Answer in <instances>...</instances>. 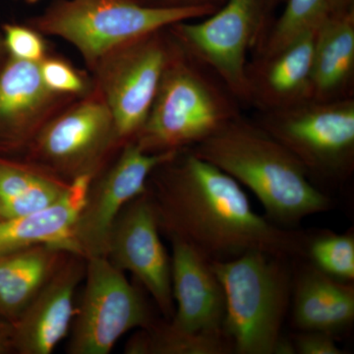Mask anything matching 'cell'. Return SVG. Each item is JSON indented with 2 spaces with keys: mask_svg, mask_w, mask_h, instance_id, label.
<instances>
[{
  "mask_svg": "<svg viewBox=\"0 0 354 354\" xmlns=\"http://www.w3.org/2000/svg\"><path fill=\"white\" fill-rule=\"evenodd\" d=\"M147 192L160 234L185 242L211 262L251 251L305 259L308 234L256 213L241 184L190 150L158 165Z\"/></svg>",
  "mask_w": 354,
  "mask_h": 354,
  "instance_id": "1",
  "label": "cell"
},
{
  "mask_svg": "<svg viewBox=\"0 0 354 354\" xmlns=\"http://www.w3.org/2000/svg\"><path fill=\"white\" fill-rule=\"evenodd\" d=\"M188 150L248 188L279 227L293 228L332 206L295 156L242 114Z\"/></svg>",
  "mask_w": 354,
  "mask_h": 354,
  "instance_id": "2",
  "label": "cell"
},
{
  "mask_svg": "<svg viewBox=\"0 0 354 354\" xmlns=\"http://www.w3.org/2000/svg\"><path fill=\"white\" fill-rule=\"evenodd\" d=\"M239 104L176 41L152 108L134 142L151 153L188 150L241 114Z\"/></svg>",
  "mask_w": 354,
  "mask_h": 354,
  "instance_id": "3",
  "label": "cell"
},
{
  "mask_svg": "<svg viewBox=\"0 0 354 354\" xmlns=\"http://www.w3.org/2000/svg\"><path fill=\"white\" fill-rule=\"evenodd\" d=\"M290 261L261 251L214 261L225 297L223 330L236 354H279L292 291Z\"/></svg>",
  "mask_w": 354,
  "mask_h": 354,
  "instance_id": "4",
  "label": "cell"
},
{
  "mask_svg": "<svg viewBox=\"0 0 354 354\" xmlns=\"http://www.w3.org/2000/svg\"><path fill=\"white\" fill-rule=\"evenodd\" d=\"M216 10L211 6L156 7L142 0H53L27 24L44 36L71 44L90 71L122 44L181 21L201 19Z\"/></svg>",
  "mask_w": 354,
  "mask_h": 354,
  "instance_id": "5",
  "label": "cell"
},
{
  "mask_svg": "<svg viewBox=\"0 0 354 354\" xmlns=\"http://www.w3.org/2000/svg\"><path fill=\"white\" fill-rule=\"evenodd\" d=\"M302 165L310 178L342 183L354 171V97L308 100L261 113L256 121Z\"/></svg>",
  "mask_w": 354,
  "mask_h": 354,
  "instance_id": "6",
  "label": "cell"
},
{
  "mask_svg": "<svg viewBox=\"0 0 354 354\" xmlns=\"http://www.w3.org/2000/svg\"><path fill=\"white\" fill-rule=\"evenodd\" d=\"M121 148L113 115L95 87L55 114L22 158L72 183L83 176L94 178Z\"/></svg>",
  "mask_w": 354,
  "mask_h": 354,
  "instance_id": "7",
  "label": "cell"
},
{
  "mask_svg": "<svg viewBox=\"0 0 354 354\" xmlns=\"http://www.w3.org/2000/svg\"><path fill=\"white\" fill-rule=\"evenodd\" d=\"M174 46L167 27L114 48L90 70L122 147L145 124Z\"/></svg>",
  "mask_w": 354,
  "mask_h": 354,
  "instance_id": "8",
  "label": "cell"
},
{
  "mask_svg": "<svg viewBox=\"0 0 354 354\" xmlns=\"http://www.w3.org/2000/svg\"><path fill=\"white\" fill-rule=\"evenodd\" d=\"M260 0H227L199 22L181 21L169 31L181 48L209 70L239 104L251 106L248 51L268 25Z\"/></svg>",
  "mask_w": 354,
  "mask_h": 354,
  "instance_id": "9",
  "label": "cell"
},
{
  "mask_svg": "<svg viewBox=\"0 0 354 354\" xmlns=\"http://www.w3.org/2000/svg\"><path fill=\"white\" fill-rule=\"evenodd\" d=\"M67 353L109 354L122 335L157 322L143 293L108 257L86 259Z\"/></svg>",
  "mask_w": 354,
  "mask_h": 354,
  "instance_id": "10",
  "label": "cell"
},
{
  "mask_svg": "<svg viewBox=\"0 0 354 354\" xmlns=\"http://www.w3.org/2000/svg\"><path fill=\"white\" fill-rule=\"evenodd\" d=\"M179 152L147 153L132 141L91 181L70 236L69 248L85 259L108 256L109 235L121 209L147 191L158 165Z\"/></svg>",
  "mask_w": 354,
  "mask_h": 354,
  "instance_id": "11",
  "label": "cell"
},
{
  "mask_svg": "<svg viewBox=\"0 0 354 354\" xmlns=\"http://www.w3.org/2000/svg\"><path fill=\"white\" fill-rule=\"evenodd\" d=\"M160 235L155 209L146 191L121 209L111 228L106 257L120 271L131 272L169 321L176 310L171 256Z\"/></svg>",
  "mask_w": 354,
  "mask_h": 354,
  "instance_id": "12",
  "label": "cell"
},
{
  "mask_svg": "<svg viewBox=\"0 0 354 354\" xmlns=\"http://www.w3.org/2000/svg\"><path fill=\"white\" fill-rule=\"evenodd\" d=\"M75 100L48 90L39 64L7 58L0 72V156L24 157L44 125Z\"/></svg>",
  "mask_w": 354,
  "mask_h": 354,
  "instance_id": "13",
  "label": "cell"
},
{
  "mask_svg": "<svg viewBox=\"0 0 354 354\" xmlns=\"http://www.w3.org/2000/svg\"><path fill=\"white\" fill-rule=\"evenodd\" d=\"M86 259L65 255L57 270L12 323L13 351L50 354L68 335L76 312V295L85 276Z\"/></svg>",
  "mask_w": 354,
  "mask_h": 354,
  "instance_id": "14",
  "label": "cell"
},
{
  "mask_svg": "<svg viewBox=\"0 0 354 354\" xmlns=\"http://www.w3.org/2000/svg\"><path fill=\"white\" fill-rule=\"evenodd\" d=\"M174 329L185 333H225V297L211 261L185 242L171 239Z\"/></svg>",
  "mask_w": 354,
  "mask_h": 354,
  "instance_id": "15",
  "label": "cell"
},
{
  "mask_svg": "<svg viewBox=\"0 0 354 354\" xmlns=\"http://www.w3.org/2000/svg\"><path fill=\"white\" fill-rule=\"evenodd\" d=\"M318 28L269 57H258L248 64L251 106L264 113L311 100L312 64Z\"/></svg>",
  "mask_w": 354,
  "mask_h": 354,
  "instance_id": "16",
  "label": "cell"
},
{
  "mask_svg": "<svg viewBox=\"0 0 354 354\" xmlns=\"http://www.w3.org/2000/svg\"><path fill=\"white\" fill-rule=\"evenodd\" d=\"M291 319L299 330H318L334 335L354 322L353 283L330 278L306 263L292 278Z\"/></svg>",
  "mask_w": 354,
  "mask_h": 354,
  "instance_id": "17",
  "label": "cell"
},
{
  "mask_svg": "<svg viewBox=\"0 0 354 354\" xmlns=\"http://www.w3.org/2000/svg\"><path fill=\"white\" fill-rule=\"evenodd\" d=\"M354 8L330 14L317 30L312 64L311 100L353 97Z\"/></svg>",
  "mask_w": 354,
  "mask_h": 354,
  "instance_id": "18",
  "label": "cell"
},
{
  "mask_svg": "<svg viewBox=\"0 0 354 354\" xmlns=\"http://www.w3.org/2000/svg\"><path fill=\"white\" fill-rule=\"evenodd\" d=\"M92 179L90 176H83L72 181L68 192L43 211L1 218L0 256L44 244L59 246L70 251L72 230Z\"/></svg>",
  "mask_w": 354,
  "mask_h": 354,
  "instance_id": "19",
  "label": "cell"
},
{
  "mask_svg": "<svg viewBox=\"0 0 354 354\" xmlns=\"http://www.w3.org/2000/svg\"><path fill=\"white\" fill-rule=\"evenodd\" d=\"M68 252L44 244L0 256V319L15 322Z\"/></svg>",
  "mask_w": 354,
  "mask_h": 354,
  "instance_id": "20",
  "label": "cell"
},
{
  "mask_svg": "<svg viewBox=\"0 0 354 354\" xmlns=\"http://www.w3.org/2000/svg\"><path fill=\"white\" fill-rule=\"evenodd\" d=\"M127 354H230L234 346L225 333H185L169 321L139 329L125 344Z\"/></svg>",
  "mask_w": 354,
  "mask_h": 354,
  "instance_id": "21",
  "label": "cell"
},
{
  "mask_svg": "<svg viewBox=\"0 0 354 354\" xmlns=\"http://www.w3.org/2000/svg\"><path fill=\"white\" fill-rule=\"evenodd\" d=\"M330 0H286L283 13L261 41L258 57H269L313 31L329 16Z\"/></svg>",
  "mask_w": 354,
  "mask_h": 354,
  "instance_id": "22",
  "label": "cell"
},
{
  "mask_svg": "<svg viewBox=\"0 0 354 354\" xmlns=\"http://www.w3.org/2000/svg\"><path fill=\"white\" fill-rule=\"evenodd\" d=\"M330 278L353 283L354 235L325 232L308 235L305 259Z\"/></svg>",
  "mask_w": 354,
  "mask_h": 354,
  "instance_id": "23",
  "label": "cell"
},
{
  "mask_svg": "<svg viewBox=\"0 0 354 354\" xmlns=\"http://www.w3.org/2000/svg\"><path fill=\"white\" fill-rule=\"evenodd\" d=\"M71 183L50 174L24 192L0 201L1 218L30 215L53 206L68 192Z\"/></svg>",
  "mask_w": 354,
  "mask_h": 354,
  "instance_id": "24",
  "label": "cell"
},
{
  "mask_svg": "<svg viewBox=\"0 0 354 354\" xmlns=\"http://www.w3.org/2000/svg\"><path fill=\"white\" fill-rule=\"evenodd\" d=\"M39 68L44 85L55 94L80 99L94 90L92 75L60 55L50 53L39 62Z\"/></svg>",
  "mask_w": 354,
  "mask_h": 354,
  "instance_id": "25",
  "label": "cell"
},
{
  "mask_svg": "<svg viewBox=\"0 0 354 354\" xmlns=\"http://www.w3.org/2000/svg\"><path fill=\"white\" fill-rule=\"evenodd\" d=\"M0 32L7 55L13 59L39 64L51 53L44 35L29 24L6 23Z\"/></svg>",
  "mask_w": 354,
  "mask_h": 354,
  "instance_id": "26",
  "label": "cell"
},
{
  "mask_svg": "<svg viewBox=\"0 0 354 354\" xmlns=\"http://www.w3.org/2000/svg\"><path fill=\"white\" fill-rule=\"evenodd\" d=\"M295 353L300 354H342L344 351L337 346L335 335L318 330H301L292 339Z\"/></svg>",
  "mask_w": 354,
  "mask_h": 354,
  "instance_id": "27",
  "label": "cell"
},
{
  "mask_svg": "<svg viewBox=\"0 0 354 354\" xmlns=\"http://www.w3.org/2000/svg\"><path fill=\"white\" fill-rule=\"evenodd\" d=\"M227 0H143L144 3L156 7H201L220 8Z\"/></svg>",
  "mask_w": 354,
  "mask_h": 354,
  "instance_id": "28",
  "label": "cell"
},
{
  "mask_svg": "<svg viewBox=\"0 0 354 354\" xmlns=\"http://www.w3.org/2000/svg\"><path fill=\"white\" fill-rule=\"evenodd\" d=\"M14 353L12 324L0 319V354Z\"/></svg>",
  "mask_w": 354,
  "mask_h": 354,
  "instance_id": "29",
  "label": "cell"
},
{
  "mask_svg": "<svg viewBox=\"0 0 354 354\" xmlns=\"http://www.w3.org/2000/svg\"><path fill=\"white\" fill-rule=\"evenodd\" d=\"M354 8V0H330L329 15L346 12Z\"/></svg>",
  "mask_w": 354,
  "mask_h": 354,
  "instance_id": "30",
  "label": "cell"
},
{
  "mask_svg": "<svg viewBox=\"0 0 354 354\" xmlns=\"http://www.w3.org/2000/svg\"><path fill=\"white\" fill-rule=\"evenodd\" d=\"M283 0H260L261 6H262L263 10L267 16L268 19H270V16L274 12L276 7L281 3Z\"/></svg>",
  "mask_w": 354,
  "mask_h": 354,
  "instance_id": "31",
  "label": "cell"
},
{
  "mask_svg": "<svg viewBox=\"0 0 354 354\" xmlns=\"http://www.w3.org/2000/svg\"><path fill=\"white\" fill-rule=\"evenodd\" d=\"M7 58H8V55H7L6 46H4L3 38H2L1 32H0V72H1L2 68H3Z\"/></svg>",
  "mask_w": 354,
  "mask_h": 354,
  "instance_id": "32",
  "label": "cell"
},
{
  "mask_svg": "<svg viewBox=\"0 0 354 354\" xmlns=\"http://www.w3.org/2000/svg\"><path fill=\"white\" fill-rule=\"evenodd\" d=\"M21 1L25 2V3L28 4H36L41 1V0H21Z\"/></svg>",
  "mask_w": 354,
  "mask_h": 354,
  "instance_id": "33",
  "label": "cell"
},
{
  "mask_svg": "<svg viewBox=\"0 0 354 354\" xmlns=\"http://www.w3.org/2000/svg\"><path fill=\"white\" fill-rule=\"evenodd\" d=\"M0 220H1V216H0Z\"/></svg>",
  "mask_w": 354,
  "mask_h": 354,
  "instance_id": "34",
  "label": "cell"
}]
</instances>
